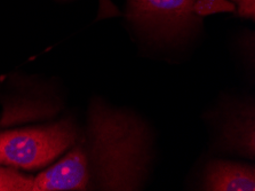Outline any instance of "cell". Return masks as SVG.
<instances>
[{
    "label": "cell",
    "mask_w": 255,
    "mask_h": 191,
    "mask_svg": "<svg viewBox=\"0 0 255 191\" xmlns=\"http://www.w3.org/2000/svg\"><path fill=\"white\" fill-rule=\"evenodd\" d=\"M150 134L137 117L101 101L92 104L84 142L77 144L87 189L136 190L150 163Z\"/></svg>",
    "instance_id": "1"
},
{
    "label": "cell",
    "mask_w": 255,
    "mask_h": 191,
    "mask_svg": "<svg viewBox=\"0 0 255 191\" xmlns=\"http://www.w3.org/2000/svg\"><path fill=\"white\" fill-rule=\"evenodd\" d=\"M72 123L61 120L38 127L0 133V164L24 170L41 169L77 142Z\"/></svg>",
    "instance_id": "2"
},
{
    "label": "cell",
    "mask_w": 255,
    "mask_h": 191,
    "mask_svg": "<svg viewBox=\"0 0 255 191\" xmlns=\"http://www.w3.org/2000/svg\"><path fill=\"white\" fill-rule=\"evenodd\" d=\"M195 0H127V17L154 39L177 40L198 25Z\"/></svg>",
    "instance_id": "3"
},
{
    "label": "cell",
    "mask_w": 255,
    "mask_h": 191,
    "mask_svg": "<svg viewBox=\"0 0 255 191\" xmlns=\"http://www.w3.org/2000/svg\"><path fill=\"white\" fill-rule=\"evenodd\" d=\"M87 187L86 166L77 146L59 163L33 179V191L87 190Z\"/></svg>",
    "instance_id": "4"
},
{
    "label": "cell",
    "mask_w": 255,
    "mask_h": 191,
    "mask_svg": "<svg viewBox=\"0 0 255 191\" xmlns=\"http://www.w3.org/2000/svg\"><path fill=\"white\" fill-rule=\"evenodd\" d=\"M204 189L212 191H254V167L228 161L211 162L205 172Z\"/></svg>",
    "instance_id": "5"
},
{
    "label": "cell",
    "mask_w": 255,
    "mask_h": 191,
    "mask_svg": "<svg viewBox=\"0 0 255 191\" xmlns=\"http://www.w3.org/2000/svg\"><path fill=\"white\" fill-rule=\"evenodd\" d=\"M226 139L228 143L236 149L253 157L254 156V111L245 109L227 124Z\"/></svg>",
    "instance_id": "6"
},
{
    "label": "cell",
    "mask_w": 255,
    "mask_h": 191,
    "mask_svg": "<svg viewBox=\"0 0 255 191\" xmlns=\"http://www.w3.org/2000/svg\"><path fill=\"white\" fill-rule=\"evenodd\" d=\"M33 179L0 164V191H33Z\"/></svg>",
    "instance_id": "7"
},
{
    "label": "cell",
    "mask_w": 255,
    "mask_h": 191,
    "mask_svg": "<svg viewBox=\"0 0 255 191\" xmlns=\"http://www.w3.org/2000/svg\"><path fill=\"white\" fill-rule=\"evenodd\" d=\"M236 6L230 0H195L194 13L199 17L218 13H231Z\"/></svg>",
    "instance_id": "8"
},
{
    "label": "cell",
    "mask_w": 255,
    "mask_h": 191,
    "mask_svg": "<svg viewBox=\"0 0 255 191\" xmlns=\"http://www.w3.org/2000/svg\"><path fill=\"white\" fill-rule=\"evenodd\" d=\"M231 2H233L235 6H237L239 16L254 19L255 0H231Z\"/></svg>",
    "instance_id": "9"
}]
</instances>
